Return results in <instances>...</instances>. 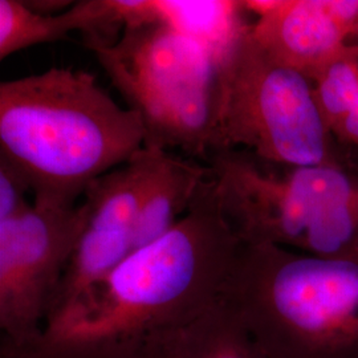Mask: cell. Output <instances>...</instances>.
Here are the masks:
<instances>
[{
	"mask_svg": "<svg viewBox=\"0 0 358 358\" xmlns=\"http://www.w3.org/2000/svg\"><path fill=\"white\" fill-rule=\"evenodd\" d=\"M222 299L268 358H358V252L242 243Z\"/></svg>",
	"mask_w": 358,
	"mask_h": 358,
	"instance_id": "obj_3",
	"label": "cell"
},
{
	"mask_svg": "<svg viewBox=\"0 0 358 358\" xmlns=\"http://www.w3.org/2000/svg\"><path fill=\"white\" fill-rule=\"evenodd\" d=\"M208 174L205 164L158 152L136 219V251L164 236L192 210Z\"/></svg>",
	"mask_w": 358,
	"mask_h": 358,
	"instance_id": "obj_11",
	"label": "cell"
},
{
	"mask_svg": "<svg viewBox=\"0 0 358 358\" xmlns=\"http://www.w3.org/2000/svg\"><path fill=\"white\" fill-rule=\"evenodd\" d=\"M217 150H244L282 166H349L312 81L272 60L251 26L219 65L213 153Z\"/></svg>",
	"mask_w": 358,
	"mask_h": 358,
	"instance_id": "obj_6",
	"label": "cell"
},
{
	"mask_svg": "<svg viewBox=\"0 0 358 358\" xmlns=\"http://www.w3.org/2000/svg\"><path fill=\"white\" fill-rule=\"evenodd\" d=\"M28 192L31 187L26 179L0 158V222L10 220L26 211L31 206L26 201Z\"/></svg>",
	"mask_w": 358,
	"mask_h": 358,
	"instance_id": "obj_15",
	"label": "cell"
},
{
	"mask_svg": "<svg viewBox=\"0 0 358 358\" xmlns=\"http://www.w3.org/2000/svg\"><path fill=\"white\" fill-rule=\"evenodd\" d=\"M127 22L125 0H83L55 15L36 13L22 0H0V59L76 31L84 34L85 41H115Z\"/></svg>",
	"mask_w": 358,
	"mask_h": 358,
	"instance_id": "obj_10",
	"label": "cell"
},
{
	"mask_svg": "<svg viewBox=\"0 0 358 358\" xmlns=\"http://www.w3.org/2000/svg\"><path fill=\"white\" fill-rule=\"evenodd\" d=\"M352 41H355V43H358V27H357V31H356V35H355V38H353V40Z\"/></svg>",
	"mask_w": 358,
	"mask_h": 358,
	"instance_id": "obj_18",
	"label": "cell"
},
{
	"mask_svg": "<svg viewBox=\"0 0 358 358\" xmlns=\"http://www.w3.org/2000/svg\"><path fill=\"white\" fill-rule=\"evenodd\" d=\"M257 15L251 35L276 63L313 81L352 43L358 0H252Z\"/></svg>",
	"mask_w": 358,
	"mask_h": 358,
	"instance_id": "obj_9",
	"label": "cell"
},
{
	"mask_svg": "<svg viewBox=\"0 0 358 358\" xmlns=\"http://www.w3.org/2000/svg\"><path fill=\"white\" fill-rule=\"evenodd\" d=\"M83 224L81 203H34L0 222L1 349L24 350L41 336Z\"/></svg>",
	"mask_w": 358,
	"mask_h": 358,
	"instance_id": "obj_7",
	"label": "cell"
},
{
	"mask_svg": "<svg viewBox=\"0 0 358 358\" xmlns=\"http://www.w3.org/2000/svg\"><path fill=\"white\" fill-rule=\"evenodd\" d=\"M159 150L143 146L125 165L94 179L87 187L80 202L84 224L47 324L84 303L136 252V219Z\"/></svg>",
	"mask_w": 358,
	"mask_h": 358,
	"instance_id": "obj_8",
	"label": "cell"
},
{
	"mask_svg": "<svg viewBox=\"0 0 358 358\" xmlns=\"http://www.w3.org/2000/svg\"><path fill=\"white\" fill-rule=\"evenodd\" d=\"M148 358H268L220 297L199 317L171 333Z\"/></svg>",
	"mask_w": 358,
	"mask_h": 358,
	"instance_id": "obj_12",
	"label": "cell"
},
{
	"mask_svg": "<svg viewBox=\"0 0 358 358\" xmlns=\"http://www.w3.org/2000/svg\"><path fill=\"white\" fill-rule=\"evenodd\" d=\"M210 176L192 210L129 256L90 297L50 321L17 358H148L222 297L241 247Z\"/></svg>",
	"mask_w": 358,
	"mask_h": 358,
	"instance_id": "obj_1",
	"label": "cell"
},
{
	"mask_svg": "<svg viewBox=\"0 0 358 358\" xmlns=\"http://www.w3.org/2000/svg\"><path fill=\"white\" fill-rule=\"evenodd\" d=\"M85 45L140 115L145 146L207 164L220 65L211 52L158 17L128 23L115 41Z\"/></svg>",
	"mask_w": 358,
	"mask_h": 358,
	"instance_id": "obj_5",
	"label": "cell"
},
{
	"mask_svg": "<svg viewBox=\"0 0 358 358\" xmlns=\"http://www.w3.org/2000/svg\"><path fill=\"white\" fill-rule=\"evenodd\" d=\"M312 84L321 115L332 131L358 106V43H349Z\"/></svg>",
	"mask_w": 358,
	"mask_h": 358,
	"instance_id": "obj_14",
	"label": "cell"
},
{
	"mask_svg": "<svg viewBox=\"0 0 358 358\" xmlns=\"http://www.w3.org/2000/svg\"><path fill=\"white\" fill-rule=\"evenodd\" d=\"M206 166L241 243L315 256L358 252V167L282 166L244 150H217Z\"/></svg>",
	"mask_w": 358,
	"mask_h": 358,
	"instance_id": "obj_4",
	"label": "cell"
},
{
	"mask_svg": "<svg viewBox=\"0 0 358 358\" xmlns=\"http://www.w3.org/2000/svg\"><path fill=\"white\" fill-rule=\"evenodd\" d=\"M154 13L211 52L219 64L248 29L243 1H153Z\"/></svg>",
	"mask_w": 358,
	"mask_h": 358,
	"instance_id": "obj_13",
	"label": "cell"
},
{
	"mask_svg": "<svg viewBox=\"0 0 358 358\" xmlns=\"http://www.w3.org/2000/svg\"><path fill=\"white\" fill-rule=\"evenodd\" d=\"M332 134L337 141L358 148V106L336 125Z\"/></svg>",
	"mask_w": 358,
	"mask_h": 358,
	"instance_id": "obj_16",
	"label": "cell"
},
{
	"mask_svg": "<svg viewBox=\"0 0 358 358\" xmlns=\"http://www.w3.org/2000/svg\"><path fill=\"white\" fill-rule=\"evenodd\" d=\"M0 358H17L13 356V355H8V353H4V352H0Z\"/></svg>",
	"mask_w": 358,
	"mask_h": 358,
	"instance_id": "obj_17",
	"label": "cell"
},
{
	"mask_svg": "<svg viewBox=\"0 0 358 358\" xmlns=\"http://www.w3.org/2000/svg\"><path fill=\"white\" fill-rule=\"evenodd\" d=\"M143 146L140 115L90 72L51 68L0 83V158L26 179L36 205L76 206L94 179Z\"/></svg>",
	"mask_w": 358,
	"mask_h": 358,
	"instance_id": "obj_2",
	"label": "cell"
}]
</instances>
